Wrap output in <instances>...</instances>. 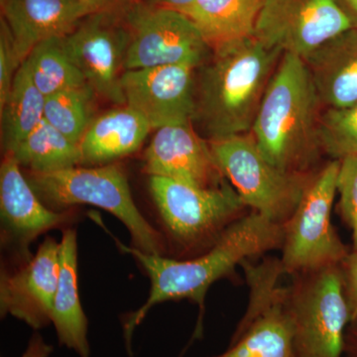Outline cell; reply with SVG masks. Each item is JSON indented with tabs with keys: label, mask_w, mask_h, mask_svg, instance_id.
Here are the masks:
<instances>
[{
	"label": "cell",
	"mask_w": 357,
	"mask_h": 357,
	"mask_svg": "<svg viewBox=\"0 0 357 357\" xmlns=\"http://www.w3.org/2000/svg\"><path fill=\"white\" fill-rule=\"evenodd\" d=\"M45 102L46 98L33 83L27 68L22 63L6 102L0 107L4 154L13 152L43 121Z\"/></svg>",
	"instance_id": "603a6c76"
},
{
	"label": "cell",
	"mask_w": 357,
	"mask_h": 357,
	"mask_svg": "<svg viewBox=\"0 0 357 357\" xmlns=\"http://www.w3.org/2000/svg\"><path fill=\"white\" fill-rule=\"evenodd\" d=\"M143 171L202 189H217L227 182L210 142L192 122L157 129L145 151Z\"/></svg>",
	"instance_id": "2e32d148"
},
{
	"label": "cell",
	"mask_w": 357,
	"mask_h": 357,
	"mask_svg": "<svg viewBox=\"0 0 357 357\" xmlns=\"http://www.w3.org/2000/svg\"><path fill=\"white\" fill-rule=\"evenodd\" d=\"M153 130L146 119L128 105L96 117L84 134L82 166H100L135 153Z\"/></svg>",
	"instance_id": "ffe728a7"
},
{
	"label": "cell",
	"mask_w": 357,
	"mask_h": 357,
	"mask_svg": "<svg viewBox=\"0 0 357 357\" xmlns=\"http://www.w3.org/2000/svg\"><path fill=\"white\" fill-rule=\"evenodd\" d=\"M241 267L249 287L248 307L229 349L213 357H296L280 258L267 257L258 264L246 260Z\"/></svg>",
	"instance_id": "9c48e42d"
},
{
	"label": "cell",
	"mask_w": 357,
	"mask_h": 357,
	"mask_svg": "<svg viewBox=\"0 0 357 357\" xmlns=\"http://www.w3.org/2000/svg\"><path fill=\"white\" fill-rule=\"evenodd\" d=\"M338 213L351 229L352 248L357 251V154L340 160L337 180Z\"/></svg>",
	"instance_id": "4316f807"
},
{
	"label": "cell",
	"mask_w": 357,
	"mask_h": 357,
	"mask_svg": "<svg viewBox=\"0 0 357 357\" xmlns=\"http://www.w3.org/2000/svg\"><path fill=\"white\" fill-rule=\"evenodd\" d=\"M28 182L51 210L64 211L91 204L109 211L124 225L131 248L146 255L167 256L164 237L134 202L128 176L119 164L77 166L58 172L25 173Z\"/></svg>",
	"instance_id": "5b68a950"
},
{
	"label": "cell",
	"mask_w": 357,
	"mask_h": 357,
	"mask_svg": "<svg viewBox=\"0 0 357 357\" xmlns=\"http://www.w3.org/2000/svg\"><path fill=\"white\" fill-rule=\"evenodd\" d=\"M208 142L223 175L249 211L280 225L287 222L314 172L297 175L277 168L250 132Z\"/></svg>",
	"instance_id": "ba28073f"
},
{
	"label": "cell",
	"mask_w": 357,
	"mask_h": 357,
	"mask_svg": "<svg viewBox=\"0 0 357 357\" xmlns=\"http://www.w3.org/2000/svg\"><path fill=\"white\" fill-rule=\"evenodd\" d=\"M351 27L357 28V0H337Z\"/></svg>",
	"instance_id": "836d02e7"
},
{
	"label": "cell",
	"mask_w": 357,
	"mask_h": 357,
	"mask_svg": "<svg viewBox=\"0 0 357 357\" xmlns=\"http://www.w3.org/2000/svg\"><path fill=\"white\" fill-rule=\"evenodd\" d=\"M60 273L54 298L51 323L59 342L79 354L89 357L88 319L82 307L77 284V239L76 229H62L60 243Z\"/></svg>",
	"instance_id": "d6986e66"
},
{
	"label": "cell",
	"mask_w": 357,
	"mask_h": 357,
	"mask_svg": "<svg viewBox=\"0 0 357 357\" xmlns=\"http://www.w3.org/2000/svg\"><path fill=\"white\" fill-rule=\"evenodd\" d=\"M16 50L13 34L3 18L0 29V107L6 102L13 86L14 77L22 65Z\"/></svg>",
	"instance_id": "83f0119b"
},
{
	"label": "cell",
	"mask_w": 357,
	"mask_h": 357,
	"mask_svg": "<svg viewBox=\"0 0 357 357\" xmlns=\"http://www.w3.org/2000/svg\"><path fill=\"white\" fill-rule=\"evenodd\" d=\"M130 33L123 10L96 13L64 37L68 55L96 95L126 105L121 88Z\"/></svg>",
	"instance_id": "7c38bea8"
},
{
	"label": "cell",
	"mask_w": 357,
	"mask_h": 357,
	"mask_svg": "<svg viewBox=\"0 0 357 357\" xmlns=\"http://www.w3.org/2000/svg\"><path fill=\"white\" fill-rule=\"evenodd\" d=\"M23 64L45 98L88 84L68 55L64 37L41 42L33 48Z\"/></svg>",
	"instance_id": "cb8c5ba5"
},
{
	"label": "cell",
	"mask_w": 357,
	"mask_h": 357,
	"mask_svg": "<svg viewBox=\"0 0 357 357\" xmlns=\"http://www.w3.org/2000/svg\"><path fill=\"white\" fill-rule=\"evenodd\" d=\"M324 107L302 59L282 56L251 128L260 151L284 172L310 175L323 156Z\"/></svg>",
	"instance_id": "3957f363"
},
{
	"label": "cell",
	"mask_w": 357,
	"mask_h": 357,
	"mask_svg": "<svg viewBox=\"0 0 357 357\" xmlns=\"http://www.w3.org/2000/svg\"><path fill=\"white\" fill-rule=\"evenodd\" d=\"M1 6L23 62L35 46L67 36L93 14L77 0H1Z\"/></svg>",
	"instance_id": "e0dca14e"
},
{
	"label": "cell",
	"mask_w": 357,
	"mask_h": 357,
	"mask_svg": "<svg viewBox=\"0 0 357 357\" xmlns=\"http://www.w3.org/2000/svg\"><path fill=\"white\" fill-rule=\"evenodd\" d=\"M7 154L28 173L58 172L83 163L79 143L70 140L45 119Z\"/></svg>",
	"instance_id": "7402d4cb"
},
{
	"label": "cell",
	"mask_w": 357,
	"mask_h": 357,
	"mask_svg": "<svg viewBox=\"0 0 357 357\" xmlns=\"http://www.w3.org/2000/svg\"><path fill=\"white\" fill-rule=\"evenodd\" d=\"M338 266L342 274V288L349 306L351 324H357V251L351 249Z\"/></svg>",
	"instance_id": "f1b7e54d"
},
{
	"label": "cell",
	"mask_w": 357,
	"mask_h": 357,
	"mask_svg": "<svg viewBox=\"0 0 357 357\" xmlns=\"http://www.w3.org/2000/svg\"><path fill=\"white\" fill-rule=\"evenodd\" d=\"M283 232V225L250 211L230 225L210 250L184 260L146 255L114 238L119 248L132 256L145 270L151 282L146 302L129 314L124 323L128 351L134 330L152 307L168 301L180 300H190L203 307L206 293L215 282L234 274L236 266H241L246 260L280 249Z\"/></svg>",
	"instance_id": "6da1fadb"
},
{
	"label": "cell",
	"mask_w": 357,
	"mask_h": 357,
	"mask_svg": "<svg viewBox=\"0 0 357 357\" xmlns=\"http://www.w3.org/2000/svg\"><path fill=\"white\" fill-rule=\"evenodd\" d=\"M148 185L167 256L174 259L204 255L230 225L250 211L229 181L217 189H202L173 178L149 176Z\"/></svg>",
	"instance_id": "277c9868"
},
{
	"label": "cell",
	"mask_w": 357,
	"mask_h": 357,
	"mask_svg": "<svg viewBox=\"0 0 357 357\" xmlns=\"http://www.w3.org/2000/svg\"><path fill=\"white\" fill-rule=\"evenodd\" d=\"M264 0H195L182 11L194 22L211 52L253 37Z\"/></svg>",
	"instance_id": "44dd1931"
},
{
	"label": "cell",
	"mask_w": 357,
	"mask_h": 357,
	"mask_svg": "<svg viewBox=\"0 0 357 357\" xmlns=\"http://www.w3.org/2000/svg\"><path fill=\"white\" fill-rule=\"evenodd\" d=\"M139 1L148 6L173 9L182 13L188 6H191L195 0H139Z\"/></svg>",
	"instance_id": "d6a6232c"
},
{
	"label": "cell",
	"mask_w": 357,
	"mask_h": 357,
	"mask_svg": "<svg viewBox=\"0 0 357 357\" xmlns=\"http://www.w3.org/2000/svg\"><path fill=\"white\" fill-rule=\"evenodd\" d=\"M344 357H357V324H349L345 332Z\"/></svg>",
	"instance_id": "1f68e13d"
},
{
	"label": "cell",
	"mask_w": 357,
	"mask_h": 357,
	"mask_svg": "<svg viewBox=\"0 0 357 357\" xmlns=\"http://www.w3.org/2000/svg\"><path fill=\"white\" fill-rule=\"evenodd\" d=\"M93 13L124 10L134 0H77Z\"/></svg>",
	"instance_id": "f546056e"
},
{
	"label": "cell",
	"mask_w": 357,
	"mask_h": 357,
	"mask_svg": "<svg viewBox=\"0 0 357 357\" xmlns=\"http://www.w3.org/2000/svg\"><path fill=\"white\" fill-rule=\"evenodd\" d=\"M286 292L296 357H344L351 324L340 266L294 275Z\"/></svg>",
	"instance_id": "52a82bcc"
},
{
	"label": "cell",
	"mask_w": 357,
	"mask_h": 357,
	"mask_svg": "<svg viewBox=\"0 0 357 357\" xmlns=\"http://www.w3.org/2000/svg\"><path fill=\"white\" fill-rule=\"evenodd\" d=\"M53 352V347L47 344L39 333H34L29 344L21 357H49Z\"/></svg>",
	"instance_id": "4dcf8cb0"
},
{
	"label": "cell",
	"mask_w": 357,
	"mask_h": 357,
	"mask_svg": "<svg viewBox=\"0 0 357 357\" xmlns=\"http://www.w3.org/2000/svg\"><path fill=\"white\" fill-rule=\"evenodd\" d=\"M123 15L130 33L126 70L172 65L198 68L213 53L198 27L180 11L134 0Z\"/></svg>",
	"instance_id": "30bf717a"
},
{
	"label": "cell",
	"mask_w": 357,
	"mask_h": 357,
	"mask_svg": "<svg viewBox=\"0 0 357 357\" xmlns=\"http://www.w3.org/2000/svg\"><path fill=\"white\" fill-rule=\"evenodd\" d=\"M280 51L255 37L213 52L196 70L192 123L208 141L250 132Z\"/></svg>",
	"instance_id": "7a4b0ae2"
},
{
	"label": "cell",
	"mask_w": 357,
	"mask_h": 357,
	"mask_svg": "<svg viewBox=\"0 0 357 357\" xmlns=\"http://www.w3.org/2000/svg\"><path fill=\"white\" fill-rule=\"evenodd\" d=\"M60 243L46 237L35 255L2 264L0 312L11 314L34 330L50 325L60 273Z\"/></svg>",
	"instance_id": "5bb4252c"
},
{
	"label": "cell",
	"mask_w": 357,
	"mask_h": 357,
	"mask_svg": "<svg viewBox=\"0 0 357 357\" xmlns=\"http://www.w3.org/2000/svg\"><path fill=\"white\" fill-rule=\"evenodd\" d=\"M89 84L47 96L44 119L74 142H81L93 121L96 96Z\"/></svg>",
	"instance_id": "d4e9b609"
},
{
	"label": "cell",
	"mask_w": 357,
	"mask_h": 357,
	"mask_svg": "<svg viewBox=\"0 0 357 357\" xmlns=\"http://www.w3.org/2000/svg\"><path fill=\"white\" fill-rule=\"evenodd\" d=\"M1 248L11 262L27 259L30 244L51 229H64L73 222L70 210H51L39 198L11 155L4 154L0 166Z\"/></svg>",
	"instance_id": "4fadbf2b"
},
{
	"label": "cell",
	"mask_w": 357,
	"mask_h": 357,
	"mask_svg": "<svg viewBox=\"0 0 357 357\" xmlns=\"http://www.w3.org/2000/svg\"><path fill=\"white\" fill-rule=\"evenodd\" d=\"M319 137L324 154L331 160L357 154V102L344 109H324Z\"/></svg>",
	"instance_id": "484cf974"
},
{
	"label": "cell",
	"mask_w": 357,
	"mask_h": 357,
	"mask_svg": "<svg viewBox=\"0 0 357 357\" xmlns=\"http://www.w3.org/2000/svg\"><path fill=\"white\" fill-rule=\"evenodd\" d=\"M338 168L340 160H331L312 174L299 204L283 225L280 262L286 275L340 265L351 251L332 222Z\"/></svg>",
	"instance_id": "8992f818"
},
{
	"label": "cell",
	"mask_w": 357,
	"mask_h": 357,
	"mask_svg": "<svg viewBox=\"0 0 357 357\" xmlns=\"http://www.w3.org/2000/svg\"><path fill=\"white\" fill-rule=\"evenodd\" d=\"M324 109L357 102V28H349L304 60Z\"/></svg>",
	"instance_id": "ac0fdd59"
},
{
	"label": "cell",
	"mask_w": 357,
	"mask_h": 357,
	"mask_svg": "<svg viewBox=\"0 0 357 357\" xmlns=\"http://www.w3.org/2000/svg\"><path fill=\"white\" fill-rule=\"evenodd\" d=\"M196 70L189 65L126 70L121 79L126 105L156 130L189 123L195 110Z\"/></svg>",
	"instance_id": "9a60e30c"
},
{
	"label": "cell",
	"mask_w": 357,
	"mask_h": 357,
	"mask_svg": "<svg viewBox=\"0 0 357 357\" xmlns=\"http://www.w3.org/2000/svg\"><path fill=\"white\" fill-rule=\"evenodd\" d=\"M349 28L337 0H264L253 37L267 48L304 60Z\"/></svg>",
	"instance_id": "8fae6325"
}]
</instances>
